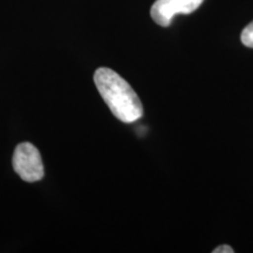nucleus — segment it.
Segmentation results:
<instances>
[{
    "label": "nucleus",
    "mask_w": 253,
    "mask_h": 253,
    "mask_svg": "<svg viewBox=\"0 0 253 253\" xmlns=\"http://www.w3.org/2000/svg\"><path fill=\"white\" fill-rule=\"evenodd\" d=\"M212 252L213 253H233L235 252V250H233L229 245H220V246H218V248L214 249Z\"/></svg>",
    "instance_id": "5"
},
{
    "label": "nucleus",
    "mask_w": 253,
    "mask_h": 253,
    "mask_svg": "<svg viewBox=\"0 0 253 253\" xmlns=\"http://www.w3.org/2000/svg\"><path fill=\"white\" fill-rule=\"evenodd\" d=\"M204 0H156L151 6V18L157 25L168 27L176 14L195 12Z\"/></svg>",
    "instance_id": "3"
},
{
    "label": "nucleus",
    "mask_w": 253,
    "mask_h": 253,
    "mask_svg": "<svg viewBox=\"0 0 253 253\" xmlns=\"http://www.w3.org/2000/svg\"><path fill=\"white\" fill-rule=\"evenodd\" d=\"M240 39H242V42L244 43L246 47L253 48V21H251V23L243 30Z\"/></svg>",
    "instance_id": "4"
},
{
    "label": "nucleus",
    "mask_w": 253,
    "mask_h": 253,
    "mask_svg": "<svg viewBox=\"0 0 253 253\" xmlns=\"http://www.w3.org/2000/svg\"><path fill=\"white\" fill-rule=\"evenodd\" d=\"M14 171L26 182H38L45 175L42 158L33 144L24 142L17 145L12 158Z\"/></svg>",
    "instance_id": "2"
},
{
    "label": "nucleus",
    "mask_w": 253,
    "mask_h": 253,
    "mask_svg": "<svg viewBox=\"0 0 253 253\" xmlns=\"http://www.w3.org/2000/svg\"><path fill=\"white\" fill-rule=\"evenodd\" d=\"M94 82L115 118L125 123L137 121L143 115L140 97L130 84L110 68H97Z\"/></svg>",
    "instance_id": "1"
}]
</instances>
